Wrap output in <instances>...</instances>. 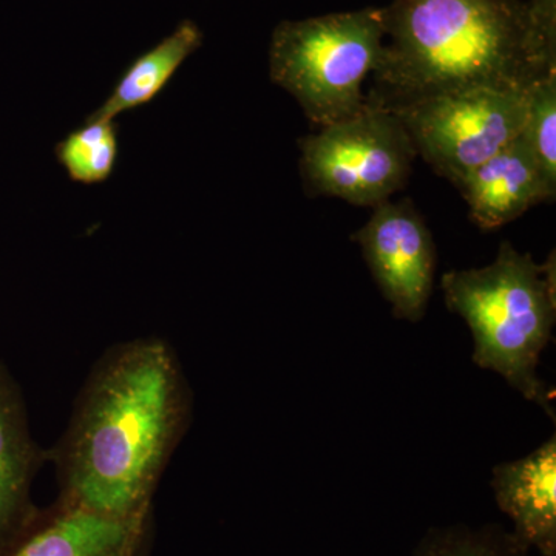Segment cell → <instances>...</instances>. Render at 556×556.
<instances>
[{"mask_svg": "<svg viewBox=\"0 0 556 556\" xmlns=\"http://www.w3.org/2000/svg\"><path fill=\"white\" fill-rule=\"evenodd\" d=\"M192 415V388L166 339L149 336L110 346L49 450L58 500L115 518L153 510L156 486Z\"/></svg>", "mask_w": 556, "mask_h": 556, "instance_id": "6da1fadb", "label": "cell"}, {"mask_svg": "<svg viewBox=\"0 0 556 556\" xmlns=\"http://www.w3.org/2000/svg\"><path fill=\"white\" fill-rule=\"evenodd\" d=\"M367 104L473 89L527 93L556 75V0H393Z\"/></svg>", "mask_w": 556, "mask_h": 556, "instance_id": "7a4b0ae2", "label": "cell"}, {"mask_svg": "<svg viewBox=\"0 0 556 556\" xmlns=\"http://www.w3.org/2000/svg\"><path fill=\"white\" fill-rule=\"evenodd\" d=\"M441 287L448 311L470 328L475 364L555 420V391L538 375L556 321L555 252L540 265L503 241L492 265L450 270Z\"/></svg>", "mask_w": 556, "mask_h": 556, "instance_id": "3957f363", "label": "cell"}, {"mask_svg": "<svg viewBox=\"0 0 556 556\" xmlns=\"http://www.w3.org/2000/svg\"><path fill=\"white\" fill-rule=\"evenodd\" d=\"M383 9L332 13L277 25L269 75L291 93L313 124L331 126L367 109L362 91L386 49Z\"/></svg>", "mask_w": 556, "mask_h": 556, "instance_id": "277c9868", "label": "cell"}, {"mask_svg": "<svg viewBox=\"0 0 556 556\" xmlns=\"http://www.w3.org/2000/svg\"><path fill=\"white\" fill-rule=\"evenodd\" d=\"M302 175L317 195L376 207L407 185L417 153L401 121L378 105L300 139Z\"/></svg>", "mask_w": 556, "mask_h": 556, "instance_id": "5b68a950", "label": "cell"}, {"mask_svg": "<svg viewBox=\"0 0 556 556\" xmlns=\"http://www.w3.org/2000/svg\"><path fill=\"white\" fill-rule=\"evenodd\" d=\"M407 129L417 155L457 186L521 137L526 93L473 89L382 108Z\"/></svg>", "mask_w": 556, "mask_h": 556, "instance_id": "8992f818", "label": "cell"}, {"mask_svg": "<svg viewBox=\"0 0 556 556\" xmlns=\"http://www.w3.org/2000/svg\"><path fill=\"white\" fill-rule=\"evenodd\" d=\"M351 240L361 244L394 317L412 324L422 320L434 287L437 247L412 201L379 204Z\"/></svg>", "mask_w": 556, "mask_h": 556, "instance_id": "52a82bcc", "label": "cell"}, {"mask_svg": "<svg viewBox=\"0 0 556 556\" xmlns=\"http://www.w3.org/2000/svg\"><path fill=\"white\" fill-rule=\"evenodd\" d=\"M153 538V510L115 518L56 500L39 508L0 556H150Z\"/></svg>", "mask_w": 556, "mask_h": 556, "instance_id": "ba28073f", "label": "cell"}, {"mask_svg": "<svg viewBox=\"0 0 556 556\" xmlns=\"http://www.w3.org/2000/svg\"><path fill=\"white\" fill-rule=\"evenodd\" d=\"M490 486L517 540L540 556H556V434L521 459L493 468Z\"/></svg>", "mask_w": 556, "mask_h": 556, "instance_id": "9c48e42d", "label": "cell"}, {"mask_svg": "<svg viewBox=\"0 0 556 556\" xmlns=\"http://www.w3.org/2000/svg\"><path fill=\"white\" fill-rule=\"evenodd\" d=\"M456 188L482 229L501 228L556 195L522 137L475 167Z\"/></svg>", "mask_w": 556, "mask_h": 556, "instance_id": "30bf717a", "label": "cell"}, {"mask_svg": "<svg viewBox=\"0 0 556 556\" xmlns=\"http://www.w3.org/2000/svg\"><path fill=\"white\" fill-rule=\"evenodd\" d=\"M47 460L49 450L33 441L21 388L0 364V552L38 514L31 484Z\"/></svg>", "mask_w": 556, "mask_h": 556, "instance_id": "8fae6325", "label": "cell"}, {"mask_svg": "<svg viewBox=\"0 0 556 556\" xmlns=\"http://www.w3.org/2000/svg\"><path fill=\"white\" fill-rule=\"evenodd\" d=\"M203 43V31L193 21H182L167 38L137 58L113 87L112 93L89 118L115 119L155 100L178 68Z\"/></svg>", "mask_w": 556, "mask_h": 556, "instance_id": "7c38bea8", "label": "cell"}, {"mask_svg": "<svg viewBox=\"0 0 556 556\" xmlns=\"http://www.w3.org/2000/svg\"><path fill=\"white\" fill-rule=\"evenodd\" d=\"M118 152L115 119L87 118L54 148V155L68 177L80 185L108 181L115 170Z\"/></svg>", "mask_w": 556, "mask_h": 556, "instance_id": "4fadbf2b", "label": "cell"}, {"mask_svg": "<svg viewBox=\"0 0 556 556\" xmlns=\"http://www.w3.org/2000/svg\"><path fill=\"white\" fill-rule=\"evenodd\" d=\"M413 556H535L500 525L433 527Z\"/></svg>", "mask_w": 556, "mask_h": 556, "instance_id": "5bb4252c", "label": "cell"}, {"mask_svg": "<svg viewBox=\"0 0 556 556\" xmlns=\"http://www.w3.org/2000/svg\"><path fill=\"white\" fill-rule=\"evenodd\" d=\"M521 137L532 150L548 186L556 190V75L538 79L526 93Z\"/></svg>", "mask_w": 556, "mask_h": 556, "instance_id": "9a60e30c", "label": "cell"}]
</instances>
